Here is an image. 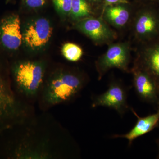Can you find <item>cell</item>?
Listing matches in <instances>:
<instances>
[{"label":"cell","instance_id":"1","mask_svg":"<svg viewBox=\"0 0 159 159\" xmlns=\"http://www.w3.org/2000/svg\"><path fill=\"white\" fill-rule=\"evenodd\" d=\"M84 85L83 80L77 74L60 71L52 75L42 91L43 106L49 108L73 100Z\"/></svg>","mask_w":159,"mask_h":159},{"label":"cell","instance_id":"2","mask_svg":"<svg viewBox=\"0 0 159 159\" xmlns=\"http://www.w3.org/2000/svg\"><path fill=\"white\" fill-rule=\"evenodd\" d=\"M14 76L20 92L27 97H34L43 84L44 66L42 63L35 61L20 62L15 66Z\"/></svg>","mask_w":159,"mask_h":159},{"label":"cell","instance_id":"3","mask_svg":"<svg viewBox=\"0 0 159 159\" xmlns=\"http://www.w3.org/2000/svg\"><path fill=\"white\" fill-rule=\"evenodd\" d=\"M26 114L25 106L18 100L0 73V131L21 122Z\"/></svg>","mask_w":159,"mask_h":159},{"label":"cell","instance_id":"4","mask_svg":"<svg viewBox=\"0 0 159 159\" xmlns=\"http://www.w3.org/2000/svg\"><path fill=\"white\" fill-rule=\"evenodd\" d=\"M128 90L121 84L111 83L107 90L93 98L92 107H104L116 111L122 116L130 109L127 102Z\"/></svg>","mask_w":159,"mask_h":159},{"label":"cell","instance_id":"5","mask_svg":"<svg viewBox=\"0 0 159 159\" xmlns=\"http://www.w3.org/2000/svg\"><path fill=\"white\" fill-rule=\"evenodd\" d=\"M23 41L20 20L17 15H11L0 21V44L8 51H16Z\"/></svg>","mask_w":159,"mask_h":159},{"label":"cell","instance_id":"6","mask_svg":"<svg viewBox=\"0 0 159 159\" xmlns=\"http://www.w3.org/2000/svg\"><path fill=\"white\" fill-rule=\"evenodd\" d=\"M134 85L139 99L157 110L159 108V87L149 74L143 70H136Z\"/></svg>","mask_w":159,"mask_h":159},{"label":"cell","instance_id":"7","mask_svg":"<svg viewBox=\"0 0 159 159\" xmlns=\"http://www.w3.org/2000/svg\"><path fill=\"white\" fill-rule=\"evenodd\" d=\"M52 28L48 20L38 19L30 23L23 34V40L31 49L42 48L49 42L52 34Z\"/></svg>","mask_w":159,"mask_h":159},{"label":"cell","instance_id":"8","mask_svg":"<svg viewBox=\"0 0 159 159\" xmlns=\"http://www.w3.org/2000/svg\"><path fill=\"white\" fill-rule=\"evenodd\" d=\"M130 110L137 118L135 125L127 133L115 134L111 136L113 139L122 138L127 139L129 146L131 145L134 140L150 132L159 126V108L154 113L144 117L139 116L133 108L130 107Z\"/></svg>","mask_w":159,"mask_h":159},{"label":"cell","instance_id":"9","mask_svg":"<svg viewBox=\"0 0 159 159\" xmlns=\"http://www.w3.org/2000/svg\"><path fill=\"white\" fill-rule=\"evenodd\" d=\"M128 62V51L126 47L122 44H115L109 48L105 55L98 61L97 66L102 75L113 68L126 70Z\"/></svg>","mask_w":159,"mask_h":159},{"label":"cell","instance_id":"10","mask_svg":"<svg viewBox=\"0 0 159 159\" xmlns=\"http://www.w3.org/2000/svg\"><path fill=\"white\" fill-rule=\"evenodd\" d=\"M77 27L92 39L101 41L110 38L112 32L102 21L97 19H86L80 22Z\"/></svg>","mask_w":159,"mask_h":159},{"label":"cell","instance_id":"11","mask_svg":"<svg viewBox=\"0 0 159 159\" xmlns=\"http://www.w3.org/2000/svg\"><path fill=\"white\" fill-rule=\"evenodd\" d=\"M143 65V70L151 76L159 87V45L147 52Z\"/></svg>","mask_w":159,"mask_h":159},{"label":"cell","instance_id":"12","mask_svg":"<svg viewBox=\"0 0 159 159\" xmlns=\"http://www.w3.org/2000/svg\"><path fill=\"white\" fill-rule=\"evenodd\" d=\"M157 26V20L154 15L145 12L142 13L137 20L136 31L142 36H150L156 31Z\"/></svg>","mask_w":159,"mask_h":159},{"label":"cell","instance_id":"13","mask_svg":"<svg viewBox=\"0 0 159 159\" xmlns=\"http://www.w3.org/2000/svg\"><path fill=\"white\" fill-rule=\"evenodd\" d=\"M105 16L110 22L117 27L125 25L129 18L128 11L121 6L108 7L106 10Z\"/></svg>","mask_w":159,"mask_h":159},{"label":"cell","instance_id":"14","mask_svg":"<svg viewBox=\"0 0 159 159\" xmlns=\"http://www.w3.org/2000/svg\"><path fill=\"white\" fill-rule=\"evenodd\" d=\"M70 13L74 18H82L89 15L90 8L85 0H72Z\"/></svg>","mask_w":159,"mask_h":159},{"label":"cell","instance_id":"15","mask_svg":"<svg viewBox=\"0 0 159 159\" xmlns=\"http://www.w3.org/2000/svg\"><path fill=\"white\" fill-rule=\"evenodd\" d=\"M63 55L69 61L76 62L82 57V49L73 43H66L63 46L61 50Z\"/></svg>","mask_w":159,"mask_h":159},{"label":"cell","instance_id":"16","mask_svg":"<svg viewBox=\"0 0 159 159\" xmlns=\"http://www.w3.org/2000/svg\"><path fill=\"white\" fill-rule=\"evenodd\" d=\"M56 9L60 13L67 14L71 12L72 0H52Z\"/></svg>","mask_w":159,"mask_h":159},{"label":"cell","instance_id":"17","mask_svg":"<svg viewBox=\"0 0 159 159\" xmlns=\"http://www.w3.org/2000/svg\"><path fill=\"white\" fill-rule=\"evenodd\" d=\"M26 5L31 8H38L45 3V0H25Z\"/></svg>","mask_w":159,"mask_h":159},{"label":"cell","instance_id":"18","mask_svg":"<svg viewBox=\"0 0 159 159\" xmlns=\"http://www.w3.org/2000/svg\"><path fill=\"white\" fill-rule=\"evenodd\" d=\"M105 1L107 4L111 5L117 3L124 2L125 0H105Z\"/></svg>","mask_w":159,"mask_h":159},{"label":"cell","instance_id":"19","mask_svg":"<svg viewBox=\"0 0 159 159\" xmlns=\"http://www.w3.org/2000/svg\"><path fill=\"white\" fill-rule=\"evenodd\" d=\"M156 144L157 148V154L156 158L159 159V137L156 140Z\"/></svg>","mask_w":159,"mask_h":159},{"label":"cell","instance_id":"20","mask_svg":"<svg viewBox=\"0 0 159 159\" xmlns=\"http://www.w3.org/2000/svg\"><path fill=\"white\" fill-rule=\"evenodd\" d=\"M94 1H97V0H94Z\"/></svg>","mask_w":159,"mask_h":159}]
</instances>
